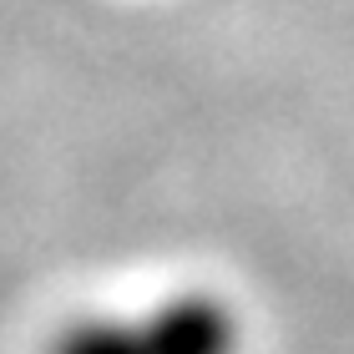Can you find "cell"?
<instances>
[{"instance_id": "6da1fadb", "label": "cell", "mask_w": 354, "mask_h": 354, "mask_svg": "<svg viewBox=\"0 0 354 354\" xmlns=\"http://www.w3.org/2000/svg\"><path fill=\"white\" fill-rule=\"evenodd\" d=\"M51 354H243V319L218 294H177L142 314L86 319Z\"/></svg>"}]
</instances>
